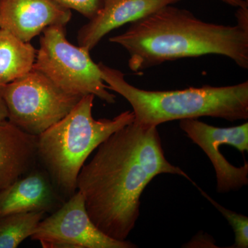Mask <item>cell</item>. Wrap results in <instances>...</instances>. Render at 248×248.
<instances>
[{
  "label": "cell",
  "mask_w": 248,
  "mask_h": 248,
  "mask_svg": "<svg viewBox=\"0 0 248 248\" xmlns=\"http://www.w3.org/2000/svg\"><path fill=\"white\" fill-rule=\"evenodd\" d=\"M79 173L77 189L90 218L104 234L125 241L140 215V198L153 178L177 174L192 182L165 157L157 126L134 121L97 147Z\"/></svg>",
  "instance_id": "cell-1"
},
{
  "label": "cell",
  "mask_w": 248,
  "mask_h": 248,
  "mask_svg": "<svg viewBox=\"0 0 248 248\" xmlns=\"http://www.w3.org/2000/svg\"><path fill=\"white\" fill-rule=\"evenodd\" d=\"M130 24L128 30L109 41L126 50L132 71L207 55H223L248 68V31L238 24L203 22L190 11L172 5Z\"/></svg>",
  "instance_id": "cell-2"
},
{
  "label": "cell",
  "mask_w": 248,
  "mask_h": 248,
  "mask_svg": "<svg viewBox=\"0 0 248 248\" xmlns=\"http://www.w3.org/2000/svg\"><path fill=\"white\" fill-rule=\"evenodd\" d=\"M108 89L125 98L133 108L135 122L158 126L174 120L211 117L229 122L248 119V81L232 86H205L176 91L138 89L119 70L98 63Z\"/></svg>",
  "instance_id": "cell-3"
},
{
  "label": "cell",
  "mask_w": 248,
  "mask_h": 248,
  "mask_svg": "<svg viewBox=\"0 0 248 248\" xmlns=\"http://www.w3.org/2000/svg\"><path fill=\"white\" fill-rule=\"evenodd\" d=\"M94 96L81 97L73 110L37 136V161L65 200L76 191L81 168L91 153L112 133L135 121L133 111L95 120Z\"/></svg>",
  "instance_id": "cell-4"
},
{
  "label": "cell",
  "mask_w": 248,
  "mask_h": 248,
  "mask_svg": "<svg viewBox=\"0 0 248 248\" xmlns=\"http://www.w3.org/2000/svg\"><path fill=\"white\" fill-rule=\"evenodd\" d=\"M33 68L68 94L81 97L93 94L108 104L115 103L116 96L109 92L90 50L70 43L63 26L42 32Z\"/></svg>",
  "instance_id": "cell-5"
},
{
  "label": "cell",
  "mask_w": 248,
  "mask_h": 248,
  "mask_svg": "<svg viewBox=\"0 0 248 248\" xmlns=\"http://www.w3.org/2000/svg\"><path fill=\"white\" fill-rule=\"evenodd\" d=\"M0 96L8 120L35 136L66 117L81 98L65 93L34 68L0 88Z\"/></svg>",
  "instance_id": "cell-6"
},
{
  "label": "cell",
  "mask_w": 248,
  "mask_h": 248,
  "mask_svg": "<svg viewBox=\"0 0 248 248\" xmlns=\"http://www.w3.org/2000/svg\"><path fill=\"white\" fill-rule=\"evenodd\" d=\"M30 237L44 248H138L130 241L112 239L99 231L90 218L79 190L44 218Z\"/></svg>",
  "instance_id": "cell-7"
},
{
  "label": "cell",
  "mask_w": 248,
  "mask_h": 248,
  "mask_svg": "<svg viewBox=\"0 0 248 248\" xmlns=\"http://www.w3.org/2000/svg\"><path fill=\"white\" fill-rule=\"evenodd\" d=\"M179 126L187 138L207 155L216 172L217 191L226 193L239 190L248 184V163L237 168L220 153L221 145H230L244 153L248 151V123L230 128L213 126L197 119L180 120Z\"/></svg>",
  "instance_id": "cell-8"
},
{
  "label": "cell",
  "mask_w": 248,
  "mask_h": 248,
  "mask_svg": "<svg viewBox=\"0 0 248 248\" xmlns=\"http://www.w3.org/2000/svg\"><path fill=\"white\" fill-rule=\"evenodd\" d=\"M71 17L55 0H0V28L25 42L47 28L65 27Z\"/></svg>",
  "instance_id": "cell-9"
},
{
  "label": "cell",
  "mask_w": 248,
  "mask_h": 248,
  "mask_svg": "<svg viewBox=\"0 0 248 248\" xmlns=\"http://www.w3.org/2000/svg\"><path fill=\"white\" fill-rule=\"evenodd\" d=\"M66 200L41 166H37L0 192V217L9 214L53 213Z\"/></svg>",
  "instance_id": "cell-10"
},
{
  "label": "cell",
  "mask_w": 248,
  "mask_h": 248,
  "mask_svg": "<svg viewBox=\"0 0 248 248\" xmlns=\"http://www.w3.org/2000/svg\"><path fill=\"white\" fill-rule=\"evenodd\" d=\"M182 1L184 0H105L101 11L78 31V45L91 51L111 31Z\"/></svg>",
  "instance_id": "cell-11"
},
{
  "label": "cell",
  "mask_w": 248,
  "mask_h": 248,
  "mask_svg": "<svg viewBox=\"0 0 248 248\" xmlns=\"http://www.w3.org/2000/svg\"><path fill=\"white\" fill-rule=\"evenodd\" d=\"M37 136L0 121V192L38 165Z\"/></svg>",
  "instance_id": "cell-12"
},
{
  "label": "cell",
  "mask_w": 248,
  "mask_h": 248,
  "mask_svg": "<svg viewBox=\"0 0 248 248\" xmlns=\"http://www.w3.org/2000/svg\"><path fill=\"white\" fill-rule=\"evenodd\" d=\"M37 49L0 28V88L33 68Z\"/></svg>",
  "instance_id": "cell-13"
},
{
  "label": "cell",
  "mask_w": 248,
  "mask_h": 248,
  "mask_svg": "<svg viewBox=\"0 0 248 248\" xmlns=\"http://www.w3.org/2000/svg\"><path fill=\"white\" fill-rule=\"evenodd\" d=\"M45 212L9 214L0 217V248H16L30 237Z\"/></svg>",
  "instance_id": "cell-14"
},
{
  "label": "cell",
  "mask_w": 248,
  "mask_h": 248,
  "mask_svg": "<svg viewBox=\"0 0 248 248\" xmlns=\"http://www.w3.org/2000/svg\"><path fill=\"white\" fill-rule=\"evenodd\" d=\"M200 191L201 194L208 200L223 215V217L228 220L235 234V242L231 248H248V218L244 215H241L228 210L222 206L219 203L215 202L213 198L210 197L200 188L197 184H194Z\"/></svg>",
  "instance_id": "cell-15"
},
{
  "label": "cell",
  "mask_w": 248,
  "mask_h": 248,
  "mask_svg": "<svg viewBox=\"0 0 248 248\" xmlns=\"http://www.w3.org/2000/svg\"><path fill=\"white\" fill-rule=\"evenodd\" d=\"M66 9L75 10L87 19H91L101 11L105 0H55Z\"/></svg>",
  "instance_id": "cell-16"
},
{
  "label": "cell",
  "mask_w": 248,
  "mask_h": 248,
  "mask_svg": "<svg viewBox=\"0 0 248 248\" xmlns=\"http://www.w3.org/2000/svg\"><path fill=\"white\" fill-rule=\"evenodd\" d=\"M236 17L238 25L244 30L248 31V7L238 8Z\"/></svg>",
  "instance_id": "cell-17"
},
{
  "label": "cell",
  "mask_w": 248,
  "mask_h": 248,
  "mask_svg": "<svg viewBox=\"0 0 248 248\" xmlns=\"http://www.w3.org/2000/svg\"><path fill=\"white\" fill-rule=\"evenodd\" d=\"M222 2L233 6V7H248V1L246 0H219Z\"/></svg>",
  "instance_id": "cell-18"
},
{
  "label": "cell",
  "mask_w": 248,
  "mask_h": 248,
  "mask_svg": "<svg viewBox=\"0 0 248 248\" xmlns=\"http://www.w3.org/2000/svg\"><path fill=\"white\" fill-rule=\"evenodd\" d=\"M8 120V111L6 104L0 96V121Z\"/></svg>",
  "instance_id": "cell-19"
},
{
  "label": "cell",
  "mask_w": 248,
  "mask_h": 248,
  "mask_svg": "<svg viewBox=\"0 0 248 248\" xmlns=\"http://www.w3.org/2000/svg\"><path fill=\"white\" fill-rule=\"evenodd\" d=\"M246 1H248V0H246Z\"/></svg>",
  "instance_id": "cell-20"
}]
</instances>
